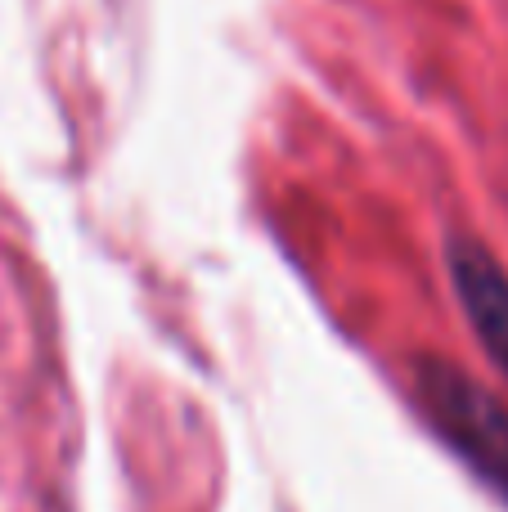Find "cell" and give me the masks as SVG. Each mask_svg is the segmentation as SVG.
Returning <instances> with one entry per match:
<instances>
[{"label":"cell","mask_w":508,"mask_h":512,"mask_svg":"<svg viewBox=\"0 0 508 512\" xmlns=\"http://www.w3.org/2000/svg\"><path fill=\"white\" fill-rule=\"evenodd\" d=\"M414 396L437 436L495 490L508 499V409L491 387L468 378L450 360L414 364Z\"/></svg>","instance_id":"1"},{"label":"cell","mask_w":508,"mask_h":512,"mask_svg":"<svg viewBox=\"0 0 508 512\" xmlns=\"http://www.w3.org/2000/svg\"><path fill=\"white\" fill-rule=\"evenodd\" d=\"M446 270L482 351L508 378V270L473 234H450L446 239Z\"/></svg>","instance_id":"2"}]
</instances>
